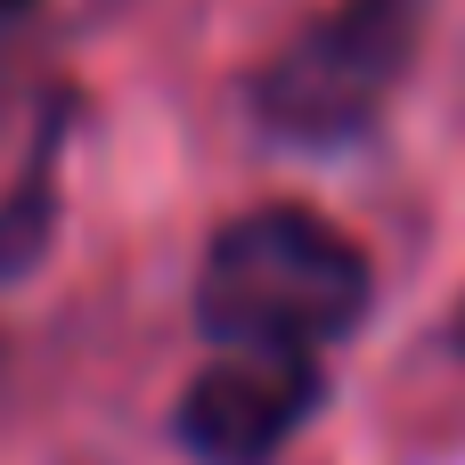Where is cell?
<instances>
[{
    "label": "cell",
    "instance_id": "277c9868",
    "mask_svg": "<svg viewBox=\"0 0 465 465\" xmlns=\"http://www.w3.org/2000/svg\"><path fill=\"white\" fill-rule=\"evenodd\" d=\"M450 343H458V360H465V302H458V319H450Z\"/></svg>",
    "mask_w": 465,
    "mask_h": 465
},
{
    "label": "cell",
    "instance_id": "3957f363",
    "mask_svg": "<svg viewBox=\"0 0 465 465\" xmlns=\"http://www.w3.org/2000/svg\"><path fill=\"white\" fill-rule=\"evenodd\" d=\"M213 351L221 360L196 368L172 409V441L196 465H278L327 401L319 351H245V343Z\"/></svg>",
    "mask_w": 465,
    "mask_h": 465
},
{
    "label": "cell",
    "instance_id": "6da1fadb",
    "mask_svg": "<svg viewBox=\"0 0 465 465\" xmlns=\"http://www.w3.org/2000/svg\"><path fill=\"white\" fill-rule=\"evenodd\" d=\"M376 302L368 253L311 204L237 213L196 270V327L245 351H335Z\"/></svg>",
    "mask_w": 465,
    "mask_h": 465
},
{
    "label": "cell",
    "instance_id": "7a4b0ae2",
    "mask_svg": "<svg viewBox=\"0 0 465 465\" xmlns=\"http://www.w3.org/2000/svg\"><path fill=\"white\" fill-rule=\"evenodd\" d=\"M409 49H417V0H335L311 33H294L262 65L253 114L286 147H351L401 90Z\"/></svg>",
    "mask_w": 465,
    "mask_h": 465
}]
</instances>
